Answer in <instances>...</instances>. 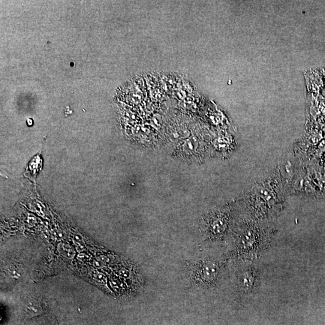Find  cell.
Returning <instances> with one entry per match:
<instances>
[{
	"label": "cell",
	"mask_w": 325,
	"mask_h": 325,
	"mask_svg": "<svg viewBox=\"0 0 325 325\" xmlns=\"http://www.w3.org/2000/svg\"><path fill=\"white\" fill-rule=\"evenodd\" d=\"M187 272L191 284L195 287H206L216 281L219 266L215 261L209 258H197L187 265Z\"/></svg>",
	"instance_id": "1"
},
{
	"label": "cell",
	"mask_w": 325,
	"mask_h": 325,
	"mask_svg": "<svg viewBox=\"0 0 325 325\" xmlns=\"http://www.w3.org/2000/svg\"><path fill=\"white\" fill-rule=\"evenodd\" d=\"M275 186V184H273L270 181H263V182L256 184L249 194L251 204L254 205L252 206H255L257 209H264L268 212L269 210L273 209V206H278L281 203L279 189Z\"/></svg>",
	"instance_id": "2"
},
{
	"label": "cell",
	"mask_w": 325,
	"mask_h": 325,
	"mask_svg": "<svg viewBox=\"0 0 325 325\" xmlns=\"http://www.w3.org/2000/svg\"><path fill=\"white\" fill-rule=\"evenodd\" d=\"M228 218L225 212H218L211 217L209 222V233L212 236H219L227 228Z\"/></svg>",
	"instance_id": "3"
}]
</instances>
